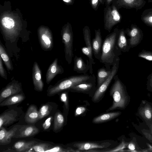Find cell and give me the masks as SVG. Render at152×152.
I'll return each instance as SVG.
<instances>
[{"label": "cell", "mask_w": 152, "mask_h": 152, "mask_svg": "<svg viewBox=\"0 0 152 152\" xmlns=\"http://www.w3.org/2000/svg\"><path fill=\"white\" fill-rule=\"evenodd\" d=\"M119 31L117 29L108 35L103 43L100 63L104 64L105 68L110 69L117 59L119 58L117 53L115 46Z\"/></svg>", "instance_id": "cell-1"}, {"label": "cell", "mask_w": 152, "mask_h": 152, "mask_svg": "<svg viewBox=\"0 0 152 152\" xmlns=\"http://www.w3.org/2000/svg\"><path fill=\"white\" fill-rule=\"evenodd\" d=\"M96 77L94 74H83L71 76L58 81L54 85H50L47 90V95L52 96L71 88L79 83L91 80Z\"/></svg>", "instance_id": "cell-2"}, {"label": "cell", "mask_w": 152, "mask_h": 152, "mask_svg": "<svg viewBox=\"0 0 152 152\" xmlns=\"http://www.w3.org/2000/svg\"><path fill=\"white\" fill-rule=\"evenodd\" d=\"M114 80L110 90V94L113 99V104L106 112L113 110L118 108L124 107L125 97L124 86L117 75L113 78Z\"/></svg>", "instance_id": "cell-3"}, {"label": "cell", "mask_w": 152, "mask_h": 152, "mask_svg": "<svg viewBox=\"0 0 152 152\" xmlns=\"http://www.w3.org/2000/svg\"><path fill=\"white\" fill-rule=\"evenodd\" d=\"M61 35L62 42L64 45L65 58L68 64H70L73 56V35L70 24L67 23L63 27Z\"/></svg>", "instance_id": "cell-4"}, {"label": "cell", "mask_w": 152, "mask_h": 152, "mask_svg": "<svg viewBox=\"0 0 152 152\" xmlns=\"http://www.w3.org/2000/svg\"><path fill=\"white\" fill-rule=\"evenodd\" d=\"M37 35L42 49L45 51L51 50L53 47V39L51 30L47 27L41 26L38 29Z\"/></svg>", "instance_id": "cell-5"}, {"label": "cell", "mask_w": 152, "mask_h": 152, "mask_svg": "<svg viewBox=\"0 0 152 152\" xmlns=\"http://www.w3.org/2000/svg\"><path fill=\"white\" fill-rule=\"evenodd\" d=\"M83 38L86 46L81 48L82 53L86 55L88 58L89 62V72L91 75L93 74V65L95 64L93 57V52L91 39L90 31L87 26H85L83 29Z\"/></svg>", "instance_id": "cell-6"}, {"label": "cell", "mask_w": 152, "mask_h": 152, "mask_svg": "<svg viewBox=\"0 0 152 152\" xmlns=\"http://www.w3.org/2000/svg\"><path fill=\"white\" fill-rule=\"evenodd\" d=\"M119 58L117 59L111 68V73L107 79L96 90L93 97L94 102L99 101L104 94L114 76L117 73L119 67Z\"/></svg>", "instance_id": "cell-7"}, {"label": "cell", "mask_w": 152, "mask_h": 152, "mask_svg": "<svg viewBox=\"0 0 152 152\" xmlns=\"http://www.w3.org/2000/svg\"><path fill=\"white\" fill-rule=\"evenodd\" d=\"M121 19L120 15L114 6L109 7L105 17V29L110 32L113 27L120 21Z\"/></svg>", "instance_id": "cell-8"}, {"label": "cell", "mask_w": 152, "mask_h": 152, "mask_svg": "<svg viewBox=\"0 0 152 152\" xmlns=\"http://www.w3.org/2000/svg\"><path fill=\"white\" fill-rule=\"evenodd\" d=\"M21 90V83L13 80L2 89L0 95V103L9 96L18 94Z\"/></svg>", "instance_id": "cell-9"}, {"label": "cell", "mask_w": 152, "mask_h": 152, "mask_svg": "<svg viewBox=\"0 0 152 152\" xmlns=\"http://www.w3.org/2000/svg\"><path fill=\"white\" fill-rule=\"evenodd\" d=\"M32 79L34 89L39 91H42L44 83L42 79V71L36 61L34 62L32 67Z\"/></svg>", "instance_id": "cell-10"}, {"label": "cell", "mask_w": 152, "mask_h": 152, "mask_svg": "<svg viewBox=\"0 0 152 152\" xmlns=\"http://www.w3.org/2000/svg\"><path fill=\"white\" fill-rule=\"evenodd\" d=\"M64 72V68L58 64V58H56L49 66L46 74V82L49 84L58 75L61 74Z\"/></svg>", "instance_id": "cell-11"}, {"label": "cell", "mask_w": 152, "mask_h": 152, "mask_svg": "<svg viewBox=\"0 0 152 152\" xmlns=\"http://www.w3.org/2000/svg\"><path fill=\"white\" fill-rule=\"evenodd\" d=\"M95 37L92 41L93 53L96 58L100 61L101 56L102 40L99 28L95 30Z\"/></svg>", "instance_id": "cell-12"}, {"label": "cell", "mask_w": 152, "mask_h": 152, "mask_svg": "<svg viewBox=\"0 0 152 152\" xmlns=\"http://www.w3.org/2000/svg\"><path fill=\"white\" fill-rule=\"evenodd\" d=\"M74 147L77 148V151L91 150L95 148H104L107 147V145L104 143L92 142H77L74 144Z\"/></svg>", "instance_id": "cell-13"}, {"label": "cell", "mask_w": 152, "mask_h": 152, "mask_svg": "<svg viewBox=\"0 0 152 152\" xmlns=\"http://www.w3.org/2000/svg\"><path fill=\"white\" fill-rule=\"evenodd\" d=\"M96 78L92 80L81 83L74 86L70 90L78 92H86L92 91L96 88Z\"/></svg>", "instance_id": "cell-14"}, {"label": "cell", "mask_w": 152, "mask_h": 152, "mask_svg": "<svg viewBox=\"0 0 152 152\" xmlns=\"http://www.w3.org/2000/svg\"><path fill=\"white\" fill-rule=\"evenodd\" d=\"M86 64L82 58L75 56L74 59L73 70L79 73L86 74L89 69V62L87 60Z\"/></svg>", "instance_id": "cell-15"}, {"label": "cell", "mask_w": 152, "mask_h": 152, "mask_svg": "<svg viewBox=\"0 0 152 152\" xmlns=\"http://www.w3.org/2000/svg\"><path fill=\"white\" fill-rule=\"evenodd\" d=\"M127 42L123 30L119 32L116 40L115 48L117 53L118 56L121 52H125L127 50Z\"/></svg>", "instance_id": "cell-16"}, {"label": "cell", "mask_w": 152, "mask_h": 152, "mask_svg": "<svg viewBox=\"0 0 152 152\" xmlns=\"http://www.w3.org/2000/svg\"><path fill=\"white\" fill-rule=\"evenodd\" d=\"M0 131V142L1 144H6L10 143L12 138L15 135L17 128L13 127L7 131L1 127Z\"/></svg>", "instance_id": "cell-17"}, {"label": "cell", "mask_w": 152, "mask_h": 152, "mask_svg": "<svg viewBox=\"0 0 152 152\" xmlns=\"http://www.w3.org/2000/svg\"><path fill=\"white\" fill-rule=\"evenodd\" d=\"M0 55L2 60L4 62L8 71H12L13 67L12 61L4 47L1 41L0 42Z\"/></svg>", "instance_id": "cell-18"}, {"label": "cell", "mask_w": 152, "mask_h": 152, "mask_svg": "<svg viewBox=\"0 0 152 152\" xmlns=\"http://www.w3.org/2000/svg\"><path fill=\"white\" fill-rule=\"evenodd\" d=\"M39 113L36 107L31 105L28 108L25 116L26 121L28 123L35 122L38 120Z\"/></svg>", "instance_id": "cell-19"}, {"label": "cell", "mask_w": 152, "mask_h": 152, "mask_svg": "<svg viewBox=\"0 0 152 152\" xmlns=\"http://www.w3.org/2000/svg\"><path fill=\"white\" fill-rule=\"evenodd\" d=\"M37 142L35 141H19L14 145V148L18 152H26L34 146Z\"/></svg>", "instance_id": "cell-20"}, {"label": "cell", "mask_w": 152, "mask_h": 152, "mask_svg": "<svg viewBox=\"0 0 152 152\" xmlns=\"http://www.w3.org/2000/svg\"><path fill=\"white\" fill-rule=\"evenodd\" d=\"M25 99L24 96L21 94H17L11 96L0 104L1 107L8 106L19 103Z\"/></svg>", "instance_id": "cell-21"}, {"label": "cell", "mask_w": 152, "mask_h": 152, "mask_svg": "<svg viewBox=\"0 0 152 152\" xmlns=\"http://www.w3.org/2000/svg\"><path fill=\"white\" fill-rule=\"evenodd\" d=\"M111 72L110 69L102 67L99 69L97 72V88H99L108 78Z\"/></svg>", "instance_id": "cell-22"}, {"label": "cell", "mask_w": 152, "mask_h": 152, "mask_svg": "<svg viewBox=\"0 0 152 152\" xmlns=\"http://www.w3.org/2000/svg\"><path fill=\"white\" fill-rule=\"evenodd\" d=\"M19 137H25L33 136L39 132L38 129L32 126H28L22 127L20 130Z\"/></svg>", "instance_id": "cell-23"}, {"label": "cell", "mask_w": 152, "mask_h": 152, "mask_svg": "<svg viewBox=\"0 0 152 152\" xmlns=\"http://www.w3.org/2000/svg\"><path fill=\"white\" fill-rule=\"evenodd\" d=\"M119 114V113L118 112L104 114L94 118L92 122L95 124L104 122L114 119Z\"/></svg>", "instance_id": "cell-24"}, {"label": "cell", "mask_w": 152, "mask_h": 152, "mask_svg": "<svg viewBox=\"0 0 152 152\" xmlns=\"http://www.w3.org/2000/svg\"><path fill=\"white\" fill-rule=\"evenodd\" d=\"M16 116L10 112L5 113L0 116V128L3 126H6L12 123L16 120Z\"/></svg>", "instance_id": "cell-25"}, {"label": "cell", "mask_w": 152, "mask_h": 152, "mask_svg": "<svg viewBox=\"0 0 152 152\" xmlns=\"http://www.w3.org/2000/svg\"><path fill=\"white\" fill-rule=\"evenodd\" d=\"M130 36L129 43L132 46L137 45L139 42L141 37L140 30L137 28L133 27L129 32Z\"/></svg>", "instance_id": "cell-26"}, {"label": "cell", "mask_w": 152, "mask_h": 152, "mask_svg": "<svg viewBox=\"0 0 152 152\" xmlns=\"http://www.w3.org/2000/svg\"><path fill=\"white\" fill-rule=\"evenodd\" d=\"M64 122V118L60 113H56L54 119V129L56 131L61 128L63 126Z\"/></svg>", "instance_id": "cell-27"}, {"label": "cell", "mask_w": 152, "mask_h": 152, "mask_svg": "<svg viewBox=\"0 0 152 152\" xmlns=\"http://www.w3.org/2000/svg\"><path fill=\"white\" fill-rule=\"evenodd\" d=\"M50 107L48 104L43 105L39 111L38 119H40L48 115L50 113Z\"/></svg>", "instance_id": "cell-28"}, {"label": "cell", "mask_w": 152, "mask_h": 152, "mask_svg": "<svg viewBox=\"0 0 152 152\" xmlns=\"http://www.w3.org/2000/svg\"><path fill=\"white\" fill-rule=\"evenodd\" d=\"M50 145L48 144L43 143L35 145L32 147L34 151L38 152H45L50 148Z\"/></svg>", "instance_id": "cell-29"}, {"label": "cell", "mask_w": 152, "mask_h": 152, "mask_svg": "<svg viewBox=\"0 0 152 152\" xmlns=\"http://www.w3.org/2000/svg\"><path fill=\"white\" fill-rule=\"evenodd\" d=\"M47 152H77L72 148L64 149L60 146H56L53 148H51L46 151Z\"/></svg>", "instance_id": "cell-30"}, {"label": "cell", "mask_w": 152, "mask_h": 152, "mask_svg": "<svg viewBox=\"0 0 152 152\" xmlns=\"http://www.w3.org/2000/svg\"><path fill=\"white\" fill-rule=\"evenodd\" d=\"M124 3L130 7L140 6L142 3V0H123Z\"/></svg>", "instance_id": "cell-31"}, {"label": "cell", "mask_w": 152, "mask_h": 152, "mask_svg": "<svg viewBox=\"0 0 152 152\" xmlns=\"http://www.w3.org/2000/svg\"><path fill=\"white\" fill-rule=\"evenodd\" d=\"M0 75L3 78L7 80V79L6 70L4 67L2 59L0 57Z\"/></svg>", "instance_id": "cell-32"}, {"label": "cell", "mask_w": 152, "mask_h": 152, "mask_svg": "<svg viewBox=\"0 0 152 152\" xmlns=\"http://www.w3.org/2000/svg\"><path fill=\"white\" fill-rule=\"evenodd\" d=\"M138 56L149 61H152V53L147 51H142L138 55Z\"/></svg>", "instance_id": "cell-33"}, {"label": "cell", "mask_w": 152, "mask_h": 152, "mask_svg": "<svg viewBox=\"0 0 152 152\" xmlns=\"http://www.w3.org/2000/svg\"><path fill=\"white\" fill-rule=\"evenodd\" d=\"M143 20L146 23L152 26V14H148L143 17Z\"/></svg>", "instance_id": "cell-34"}, {"label": "cell", "mask_w": 152, "mask_h": 152, "mask_svg": "<svg viewBox=\"0 0 152 152\" xmlns=\"http://www.w3.org/2000/svg\"><path fill=\"white\" fill-rule=\"evenodd\" d=\"M61 96V100L64 103L66 107L67 108L68 107V102L67 92H64L62 93Z\"/></svg>", "instance_id": "cell-35"}, {"label": "cell", "mask_w": 152, "mask_h": 152, "mask_svg": "<svg viewBox=\"0 0 152 152\" xmlns=\"http://www.w3.org/2000/svg\"><path fill=\"white\" fill-rule=\"evenodd\" d=\"M86 110L85 107H79L77 108L75 113V116L79 115L83 113H84Z\"/></svg>", "instance_id": "cell-36"}, {"label": "cell", "mask_w": 152, "mask_h": 152, "mask_svg": "<svg viewBox=\"0 0 152 152\" xmlns=\"http://www.w3.org/2000/svg\"><path fill=\"white\" fill-rule=\"evenodd\" d=\"M52 117L48 118L43 124V127L45 129H47L50 126L51 124Z\"/></svg>", "instance_id": "cell-37"}, {"label": "cell", "mask_w": 152, "mask_h": 152, "mask_svg": "<svg viewBox=\"0 0 152 152\" xmlns=\"http://www.w3.org/2000/svg\"><path fill=\"white\" fill-rule=\"evenodd\" d=\"M99 2V0H91V4L93 7L95 9L97 6Z\"/></svg>", "instance_id": "cell-38"}, {"label": "cell", "mask_w": 152, "mask_h": 152, "mask_svg": "<svg viewBox=\"0 0 152 152\" xmlns=\"http://www.w3.org/2000/svg\"><path fill=\"white\" fill-rule=\"evenodd\" d=\"M145 113V116L147 118L149 119L151 117V113L149 110H146Z\"/></svg>", "instance_id": "cell-39"}, {"label": "cell", "mask_w": 152, "mask_h": 152, "mask_svg": "<svg viewBox=\"0 0 152 152\" xmlns=\"http://www.w3.org/2000/svg\"><path fill=\"white\" fill-rule=\"evenodd\" d=\"M128 148L129 149L132 151L134 150L135 149L134 145L132 143H130L129 144Z\"/></svg>", "instance_id": "cell-40"}, {"label": "cell", "mask_w": 152, "mask_h": 152, "mask_svg": "<svg viewBox=\"0 0 152 152\" xmlns=\"http://www.w3.org/2000/svg\"><path fill=\"white\" fill-rule=\"evenodd\" d=\"M63 1L67 3H70L72 2V0H63Z\"/></svg>", "instance_id": "cell-41"}, {"label": "cell", "mask_w": 152, "mask_h": 152, "mask_svg": "<svg viewBox=\"0 0 152 152\" xmlns=\"http://www.w3.org/2000/svg\"><path fill=\"white\" fill-rule=\"evenodd\" d=\"M112 0H107V4H109Z\"/></svg>", "instance_id": "cell-42"}, {"label": "cell", "mask_w": 152, "mask_h": 152, "mask_svg": "<svg viewBox=\"0 0 152 152\" xmlns=\"http://www.w3.org/2000/svg\"><path fill=\"white\" fill-rule=\"evenodd\" d=\"M151 84H152V76L151 77Z\"/></svg>", "instance_id": "cell-43"}, {"label": "cell", "mask_w": 152, "mask_h": 152, "mask_svg": "<svg viewBox=\"0 0 152 152\" xmlns=\"http://www.w3.org/2000/svg\"><path fill=\"white\" fill-rule=\"evenodd\" d=\"M152 0H148V2H149L150 1H152Z\"/></svg>", "instance_id": "cell-44"}, {"label": "cell", "mask_w": 152, "mask_h": 152, "mask_svg": "<svg viewBox=\"0 0 152 152\" xmlns=\"http://www.w3.org/2000/svg\"><path fill=\"white\" fill-rule=\"evenodd\" d=\"M100 2H101V1H102V0H100Z\"/></svg>", "instance_id": "cell-45"}]
</instances>
